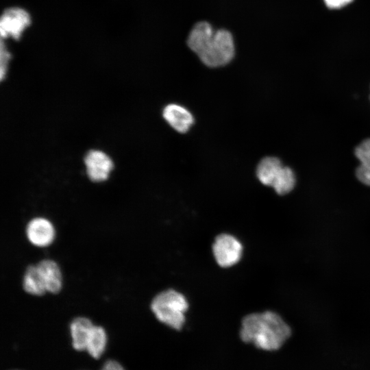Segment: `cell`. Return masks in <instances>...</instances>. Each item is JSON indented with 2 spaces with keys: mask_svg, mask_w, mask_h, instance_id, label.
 <instances>
[{
  "mask_svg": "<svg viewBox=\"0 0 370 370\" xmlns=\"http://www.w3.org/2000/svg\"><path fill=\"white\" fill-rule=\"evenodd\" d=\"M186 44L203 64L212 68L227 64L235 56V42L230 31L224 28L215 29L204 21L193 26Z\"/></svg>",
  "mask_w": 370,
  "mask_h": 370,
  "instance_id": "6da1fadb",
  "label": "cell"
},
{
  "mask_svg": "<svg viewBox=\"0 0 370 370\" xmlns=\"http://www.w3.org/2000/svg\"><path fill=\"white\" fill-rule=\"evenodd\" d=\"M291 334L288 325L278 313L269 310L246 315L240 332L244 342L267 351L278 349Z\"/></svg>",
  "mask_w": 370,
  "mask_h": 370,
  "instance_id": "7a4b0ae2",
  "label": "cell"
},
{
  "mask_svg": "<svg viewBox=\"0 0 370 370\" xmlns=\"http://www.w3.org/2000/svg\"><path fill=\"white\" fill-rule=\"evenodd\" d=\"M188 308V303L186 297L174 289L159 293L151 303V309L156 317L175 330L182 329Z\"/></svg>",
  "mask_w": 370,
  "mask_h": 370,
  "instance_id": "3957f363",
  "label": "cell"
},
{
  "mask_svg": "<svg viewBox=\"0 0 370 370\" xmlns=\"http://www.w3.org/2000/svg\"><path fill=\"white\" fill-rule=\"evenodd\" d=\"M212 253L219 266L228 268L240 261L243 245L233 235L223 233L215 238L212 245Z\"/></svg>",
  "mask_w": 370,
  "mask_h": 370,
  "instance_id": "277c9868",
  "label": "cell"
},
{
  "mask_svg": "<svg viewBox=\"0 0 370 370\" xmlns=\"http://www.w3.org/2000/svg\"><path fill=\"white\" fill-rule=\"evenodd\" d=\"M30 23V15L25 10L18 7L5 10L0 18L1 39L12 38L15 40H19Z\"/></svg>",
  "mask_w": 370,
  "mask_h": 370,
  "instance_id": "5b68a950",
  "label": "cell"
},
{
  "mask_svg": "<svg viewBox=\"0 0 370 370\" xmlns=\"http://www.w3.org/2000/svg\"><path fill=\"white\" fill-rule=\"evenodd\" d=\"M86 172L94 182L106 180L113 167L111 159L103 152L97 150L89 151L84 159Z\"/></svg>",
  "mask_w": 370,
  "mask_h": 370,
  "instance_id": "8992f818",
  "label": "cell"
},
{
  "mask_svg": "<svg viewBox=\"0 0 370 370\" xmlns=\"http://www.w3.org/2000/svg\"><path fill=\"white\" fill-rule=\"evenodd\" d=\"M29 241L38 247H46L52 243L55 232L52 224L43 218L31 220L26 228Z\"/></svg>",
  "mask_w": 370,
  "mask_h": 370,
  "instance_id": "52a82bcc",
  "label": "cell"
},
{
  "mask_svg": "<svg viewBox=\"0 0 370 370\" xmlns=\"http://www.w3.org/2000/svg\"><path fill=\"white\" fill-rule=\"evenodd\" d=\"M162 115L170 126L180 133L186 132L194 122L192 114L184 107L175 103L167 105Z\"/></svg>",
  "mask_w": 370,
  "mask_h": 370,
  "instance_id": "ba28073f",
  "label": "cell"
},
{
  "mask_svg": "<svg viewBox=\"0 0 370 370\" xmlns=\"http://www.w3.org/2000/svg\"><path fill=\"white\" fill-rule=\"evenodd\" d=\"M46 291L58 293L62 287V276L58 264L51 260H43L36 265Z\"/></svg>",
  "mask_w": 370,
  "mask_h": 370,
  "instance_id": "9c48e42d",
  "label": "cell"
},
{
  "mask_svg": "<svg viewBox=\"0 0 370 370\" xmlns=\"http://www.w3.org/2000/svg\"><path fill=\"white\" fill-rule=\"evenodd\" d=\"M283 165L280 159L268 156L262 158L257 166L256 175L264 185L272 186V184Z\"/></svg>",
  "mask_w": 370,
  "mask_h": 370,
  "instance_id": "30bf717a",
  "label": "cell"
},
{
  "mask_svg": "<svg viewBox=\"0 0 370 370\" xmlns=\"http://www.w3.org/2000/svg\"><path fill=\"white\" fill-rule=\"evenodd\" d=\"M93 324L86 317H77L71 323L73 346L76 350H86L88 335Z\"/></svg>",
  "mask_w": 370,
  "mask_h": 370,
  "instance_id": "8fae6325",
  "label": "cell"
},
{
  "mask_svg": "<svg viewBox=\"0 0 370 370\" xmlns=\"http://www.w3.org/2000/svg\"><path fill=\"white\" fill-rule=\"evenodd\" d=\"M106 341L103 328L93 325L88 337L86 350L92 357L98 359L105 350Z\"/></svg>",
  "mask_w": 370,
  "mask_h": 370,
  "instance_id": "7c38bea8",
  "label": "cell"
},
{
  "mask_svg": "<svg viewBox=\"0 0 370 370\" xmlns=\"http://www.w3.org/2000/svg\"><path fill=\"white\" fill-rule=\"evenodd\" d=\"M24 290L34 295H42L46 288L42 277L36 266L29 265L27 267L23 283Z\"/></svg>",
  "mask_w": 370,
  "mask_h": 370,
  "instance_id": "4fadbf2b",
  "label": "cell"
},
{
  "mask_svg": "<svg viewBox=\"0 0 370 370\" xmlns=\"http://www.w3.org/2000/svg\"><path fill=\"white\" fill-rule=\"evenodd\" d=\"M296 178L293 171L283 166L275 177L272 187L277 194L284 195L290 193L295 187Z\"/></svg>",
  "mask_w": 370,
  "mask_h": 370,
  "instance_id": "5bb4252c",
  "label": "cell"
},
{
  "mask_svg": "<svg viewBox=\"0 0 370 370\" xmlns=\"http://www.w3.org/2000/svg\"><path fill=\"white\" fill-rule=\"evenodd\" d=\"M355 155L361 164L370 169V138L363 140L355 149Z\"/></svg>",
  "mask_w": 370,
  "mask_h": 370,
  "instance_id": "9a60e30c",
  "label": "cell"
},
{
  "mask_svg": "<svg viewBox=\"0 0 370 370\" xmlns=\"http://www.w3.org/2000/svg\"><path fill=\"white\" fill-rule=\"evenodd\" d=\"M11 58V54L8 51V49L6 48V46L4 45V42H3V40L1 41V47H0V60H1V69H0V77L1 79H3L4 76L5 75V73L7 71V66L8 63Z\"/></svg>",
  "mask_w": 370,
  "mask_h": 370,
  "instance_id": "2e32d148",
  "label": "cell"
},
{
  "mask_svg": "<svg viewBox=\"0 0 370 370\" xmlns=\"http://www.w3.org/2000/svg\"><path fill=\"white\" fill-rule=\"evenodd\" d=\"M357 178L362 184L370 186V169L360 164L356 171Z\"/></svg>",
  "mask_w": 370,
  "mask_h": 370,
  "instance_id": "e0dca14e",
  "label": "cell"
},
{
  "mask_svg": "<svg viewBox=\"0 0 370 370\" xmlns=\"http://www.w3.org/2000/svg\"><path fill=\"white\" fill-rule=\"evenodd\" d=\"M326 6L330 9H339L352 3L354 0H323Z\"/></svg>",
  "mask_w": 370,
  "mask_h": 370,
  "instance_id": "ac0fdd59",
  "label": "cell"
},
{
  "mask_svg": "<svg viewBox=\"0 0 370 370\" xmlns=\"http://www.w3.org/2000/svg\"><path fill=\"white\" fill-rule=\"evenodd\" d=\"M101 370H125L123 367L115 360H108Z\"/></svg>",
  "mask_w": 370,
  "mask_h": 370,
  "instance_id": "d6986e66",
  "label": "cell"
}]
</instances>
